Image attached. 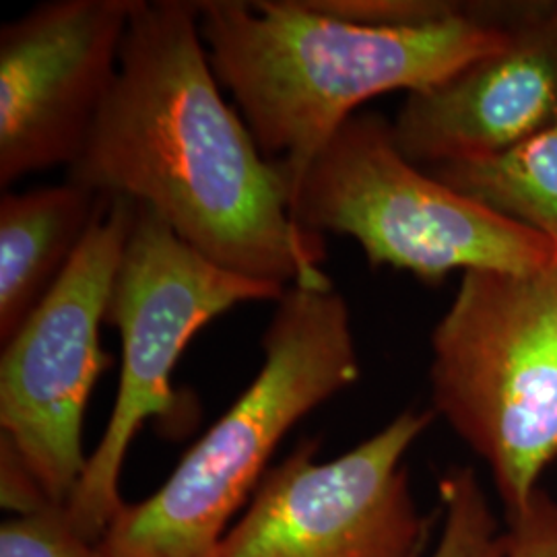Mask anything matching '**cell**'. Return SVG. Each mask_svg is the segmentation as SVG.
<instances>
[{"label":"cell","mask_w":557,"mask_h":557,"mask_svg":"<svg viewBox=\"0 0 557 557\" xmlns=\"http://www.w3.org/2000/svg\"><path fill=\"white\" fill-rule=\"evenodd\" d=\"M287 289L244 277L205 259L137 202L135 223L106 308L122 343L112 416L66 515L81 535L100 543L124 508L120 475L128 448L149 419L180 418L172 374L186 345L211 320L248 301H278Z\"/></svg>","instance_id":"6"},{"label":"cell","mask_w":557,"mask_h":557,"mask_svg":"<svg viewBox=\"0 0 557 557\" xmlns=\"http://www.w3.org/2000/svg\"><path fill=\"white\" fill-rule=\"evenodd\" d=\"M312 234L356 239L372 267L423 283L455 271H533L557 244L487 209L407 160L393 122L376 112L347 120L312 161L292 202Z\"/></svg>","instance_id":"5"},{"label":"cell","mask_w":557,"mask_h":557,"mask_svg":"<svg viewBox=\"0 0 557 557\" xmlns=\"http://www.w3.org/2000/svg\"><path fill=\"white\" fill-rule=\"evenodd\" d=\"M557 124V2L527 9L506 48L425 91L393 122L419 168L498 156Z\"/></svg>","instance_id":"10"},{"label":"cell","mask_w":557,"mask_h":557,"mask_svg":"<svg viewBox=\"0 0 557 557\" xmlns=\"http://www.w3.org/2000/svg\"><path fill=\"white\" fill-rule=\"evenodd\" d=\"M260 347L257 379L156 494L124 504L100 541L103 556L213 557L281 440L361 374L349 308L335 287H289Z\"/></svg>","instance_id":"3"},{"label":"cell","mask_w":557,"mask_h":557,"mask_svg":"<svg viewBox=\"0 0 557 557\" xmlns=\"http://www.w3.org/2000/svg\"><path fill=\"white\" fill-rule=\"evenodd\" d=\"M432 403L492 471L506 518L557 458V259L467 271L432 333Z\"/></svg>","instance_id":"4"},{"label":"cell","mask_w":557,"mask_h":557,"mask_svg":"<svg viewBox=\"0 0 557 557\" xmlns=\"http://www.w3.org/2000/svg\"><path fill=\"white\" fill-rule=\"evenodd\" d=\"M434 416L403 411L326 462L314 458L319 438L301 440L269 467L213 557H419L430 520L418 512L403 458Z\"/></svg>","instance_id":"8"},{"label":"cell","mask_w":557,"mask_h":557,"mask_svg":"<svg viewBox=\"0 0 557 557\" xmlns=\"http://www.w3.org/2000/svg\"><path fill=\"white\" fill-rule=\"evenodd\" d=\"M137 0H50L0 29V186L79 160Z\"/></svg>","instance_id":"9"},{"label":"cell","mask_w":557,"mask_h":557,"mask_svg":"<svg viewBox=\"0 0 557 557\" xmlns=\"http://www.w3.org/2000/svg\"><path fill=\"white\" fill-rule=\"evenodd\" d=\"M0 557H106L100 543L83 537L66 508L40 506L0 527Z\"/></svg>","instance_id":"14"},{"label":"cell","mask_w":557,"mask_h":557,"mask_svg":"<svg viewBox=\"0 0 557 557\" xmlns=\"http://www.w3.org/2000/svg\"><path fill=\"white\" fill-rule=\"evenodd\" d=\"M444 529L430 557H504L506 531H502L478 473L455 467L440 481Z\"/></svg>","instance_id":"13"},{"label":"cell","mask_w":557,"mask_h":557,"mask_svg":"<svg viewBox=\"0 0 557 557\" xmlns=\"http://www.w3.org/2000/svg\"><path fill=\"white\" fill-rule=\"evenodd\" d=\"M100 195L64 182L0 197V343L52 292L100 209Z\"/></svg>","instance_id":"11"},{"label":"cell","mask_w":557,"mask_h":557,"mask_svg":"<svg viewBox=\"0 0 557 557\" xmlns=\"http://www.w3.org/2000/svg\"><path fill=\"white\" fill-rule=\"evenodd\" d=\"M423 170L557 244V124L498 156Z\"/></svg>","instance_id":"12"},{"label":"cell","mask_w":557,"mask_h":557,"mask_svg":"<svg viewBox=\"0 0 557 557\" xmlns=\"http://www.w3.org/2000/svg\"><path fill=\"white\" fill-rule=\"evenodd\" d=\"M504 557H557V499L539 490L520 515L508 518Z\"/></svg>","instance_id":"16"},{"label":"cell","mask_w":557,"mask_h":557,"mask_svg":"<svg viewBox=\"0 0 557 557\" xmlns=\"http://www.w3.org/2000/svg\"><path fill=\"white\" fill-rule=\"evenodd\" d=\"M312 4L326 15L374 27H421L473 11L471 4L444 0H312Z\"/></svg>","instance_id":"15"},{"label":"cell","mask_w":557,"mask_h":557,"mask_svg":"<svg viewBox=\"0 0 557 557\" xmlns=\"http://www.w3.org/2000/svg\"><path fill=\"white\" fill-rule=\"evenodd\" d=\"M66 180L151 209L205 259L278 287H333L324 236L301 227L200 36L197 2L137 0L119 77Z\"/></svg>","instance_id":"1"},{"label":"cell","mask_w":557,"mask_h":557,"mask_svg":"<svg viewBox=\"0 0 557 557\" xmlns=\"http://www.w3.org/2000/svg\"><path fill=\"white\" fill-rule=\"evenodd\" d=\"M137 202L101 197L98 215L69 269L2 343L0 444L9 446L41 496L66 508L87 467L83 419L114 359L100 326L131 236Z\"/></svg>","instance_id":"7"},{"label":"cell","mask_w":557,"mask_h":557,"mask_svg":"<svg viewBox=\"0 0 557 557\" xmlns=\"http://www.w3.org/2000/svg\"><path fill=\"white\" fill-rule=\"evenodd\" d=\"M200 36L292 202L306 172L359 106L391 91H425L506 48L512 23L473 9L421 27L338 20L312 0L197 2Z\"/></svg>","instance_id":"2"}]
</instances>
